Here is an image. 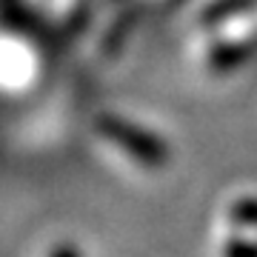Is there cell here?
<instances>
[{"label": "cell", "mask_w": 257, "mask_h": 257, "mask_svg": "<svg viewBox=\"0 0 257 257\" xmlns=\"http://www.w3.org/2000/svg\"><path fill=\"white\" fill-rule=\"evenodd\" d=\"M223 257H257V243L246 237H231L223 248Z\"/></svg>", "instance_id": "cell-3"}, {"label": "cell", "mask_w": 257, "mask_h": 257, "mask_svg": "<svg viewBox=\"0 0 257 257\" xmlns=\"http://www.w3.org/2000/svg\"><path fill=\"white\" fill-rule=\"evenodd\" d=\"M49 257H80V251L74 246H69V243H60V246H55L49 251Z\"/></svg>", "instance_id": "cell-4"}, {"label": "cell", "mask_w": 257, "mask_h": 257, "mask_svg": "<svg viewBox=\"0 0 257 257\" xmlns=\"http://www.w3.org/2000/svg\"><path fill=\"white\" fill-rule=\"evenodd\" d=\"M100 128L114 146L123 149V152H126L132 160H138V163L157 169V166H163L166 160H169V149H166L160 140L152 138V135H146V132H140L138 126H128L126 120L106 117L100 123Z\"/></svg>", "instance_id": "cell-1"}, {"label": "cell", "mask_w": 257, "mask_h": 257, "mask_svg": "<svg viewBox=\"0 0 257 257\" xmlns=\"http://www.w3.org/2000/svg\"><path fill=\"white\" fill-rule=\"evenodd\" d=\"M229 217L237 226H257V197H240L237 203H231Z\"/></svg>", "instance_id": "cell-2"}]
</instances>
